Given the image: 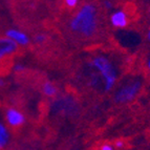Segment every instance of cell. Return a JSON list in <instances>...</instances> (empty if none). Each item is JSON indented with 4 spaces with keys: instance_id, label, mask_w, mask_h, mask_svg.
Here are the masks:
<instances>
[{
    "instance_id": "1",
    "label": "cell",
    "mask_w": 150,
    "mask_h": 150,
    "mask_svg": "<svg viewBox=\"0 0 150 150\" xmlns=\"http://www.w3.org/2000/svg\"><path fill=\"white\" fill-rule=\"evenodd\" d=\"M69 30L84 38H91L99 28L98 10L93 3L83 4L69 21Z\"/></svg>"
},
{
    "instance_id": "2",
    "label": "cell",
    "mask_w": 150,
    "mask_h": 150,
    "mask_svg": "<svg viewBox=\"0 0 150 150\" xmlns=\"http://www.w3.org/2000/svg\"><path fill=\"white\" fill-rule=\"evenodd\" d=\"M89 67L100 76L103 82V89L108 93L115 88L118 81V70L109 58L104 55H98L91 58Z\"/></svg>"
},
{
    "instance_id": "3",
    "label": "cell",
    "mask_w": 150,
    "mask_h": 150,
    "mask_svg": "<svg viewBox=\"0 0 150 150\" xmlns=\"http://www.w3.org/2000/svg\"><path fill=\"white\" fill-rule=\"evenodd\" d=\"M143 88V80L141 77L130 78L121 84L115 91L113 100L117 104L125 105L132 102L140 95Z\"/></svg>"
},
{
    "instance_id": "4",
    "label": "cell",
    "mask_w": 150,
    "mask_h": 150,
    "mask_svg": "<svg viewBox=\"0 0 150 150\" xmlns=\"http://www.w3.org/2000/svg\"><path fill=\"white\" fill-rule=\"evenodd\" d=\"M19 45L8 37H0V62L12 57L18 52Z\"/></svg>"
},
{
    "instance_id": "5",
    "label": "cell",
    "mask_w": 150,
    "mask_h": 150,
    "mask_svg": "<svg viewBox=\"0 0 150 150\" xmlns=\"http://www.w3.org/2000/svg\"><path fill=\"white\" fill-rule=\"evenodd\" d=\"M5 121L11 127H20L25 123V117L20 110L16 108H8L5 110Z\"/></svg>"
},
{
    "instance_id": "6",
    "label": "cell",
    "mask_w": 150,
    "mask_h": 150,
    "mask_svg": "<svg viewBox=\"0 0 150 150\" xmlns=\"http://www.w3.org/2000/svg\"><path fill=\"white\" fill-rule=\"evenodd\" d=\"M53 109L58 113H71V111H75L76 103L74 99H68L67 97H63L60 99H57L53 106Z\"/></svg>"
},
{
    "instance_id": "7",
    "label": "cell",
    "mask_w": 150,
    "mask_h": 150,
    "mask_svg": "<svg viewBox=\"0 0 150 150\" xmlns=\"http://www.w3.org/2000/svg\"><path fill=\"white\" fill-rule=\"evenodd\" d=\"M5 37L10 38L15 43H17L19 46H25V45L30 44V39L26 33L22 32L17 28H10L5 32Z\"/></svg>"
},
{
    "instance_id": "8",
    "label": "cell",
    "mask_w": 150,
    "mask_h": 150,
    "mask_svg": "<svg viewBox=\"0 0 150 150\" xmlns=\"http://www.w3.org/2000/svg\"><path fill=\"white\" fill-rule=\"evenodd\" d=\"M110 24L115 28H125L128 25V15L124 10H117L110 15Z\"/></svg>"
},
{
    "instance_id": "9",
    "label": "cell",
    "mask_w": 150,
    "mask_h": 150,
    "mask_svg": "<svg viewBox=\"0 0 150 150\" xmlns=\"http://www.w3.org/2000/svg\"><path fill=\"white\" fill-rule=\"evenodd\" d=\"M10 139L11 135L8 127L2 122H0V150H3L8 145Z\"/></svg>"
},
{
    "instance_id": "10",
    "label": "cell",
    "mask_w": 150,
    "mask_h": 150,
    "mask_svg": "<svg viewBox=\"0 0 150 150\" xmlns=\"http://www.w3.org/2000/svg\"><path fill=\"white\" fill-rule=\"evenodd\" d=\"M42 93L45 97L54 98L55 96H57L58 88L53 82H50V81H46V82L43 83V85H42Z\"/></svg>"
},
{
    "instance_id": "11",
    "label": "cell",
    "mask_w": 150,
    "mask_h": 150,
    "mask_svg": "<svg viewBox=\"0 0 150 150\" xmlns=\"http://www.w3.org/2000/svg\"><path fill=\"white\" fill-rule=\"evenodd\" d=\"M46 39H47V36L45 35V34H37V35L35 36L34 41H35V43H37V44H43V43L46 41Z\"/></svg>"
},
{
    "instance_id": "12",
    "label": "cell",
    "mask_w": 150,
    "mask_h": 150,
    "mask_svg": "<svg viewBox=\"0 0 150 150\" xmlns=\"http://www.w3.org/2000/svg\"><path fill=\"white\" fill-rule=\"evenodd\" d=\"M13 69H14L15 73H23L25 70V65L22 64V63H16V64L14 65Z\"/></svg>"
},
{
    "instance_id": "13",
    "label": "cell",
    "mask_w": 150,
    "mask_h": 150,
    "mask_svg": "<svg viewBox=\"0 0 150 150\" xmlns=\"http://www.w3.org/2000/svg\"><path fill=\"white\" fill-rule=\"evenodd\" d=\"M63 1H64L65 4L70 8H76L78 5V3H79V0H63Z\"/></svg>"
},
{
    "instance_id": "14",
    "label": "cell",
    "mask_w": 150,
    "mask_h": 150,
    "mask_svg": "<svg viewBox=\"0 0 150 150\" xmlns=\"http://www.w3.org/2000/svg\"><path fill=\"white\" fill-rule=\"evenodd\" d=\"M100 150H117L115 147V145L109 144V143H104L103 145H101Z\"/></svg>"
},
{
    "instance_id": "15",
    "label": "cell",
    "mask_w": 150,
    "mask_h": 150,
    "mask_svg": "<svg viewBox=\"0 0 150 150\" xmlns=\"http://www.w3.org/2000/svg\"><path fill=\"white\" fill-rule=\"evenodd\" d=\"M115 149L121 150V149H124L125 148V142H123V141H117L115 143Z\"/></svg>"
},
{
    "instance_id": "16",
    "label": "cell",
    "mask_w": 150,
    "mask_h": 150,
    "mask_svg": "<svg viewBox=\"0 0 150 150\" xmlns=\"http://www.w3.org/2000/svg\"><path fill=\"white\" fill-rule=\"evenodd\" d=\"M104 8H105L106 10H111V8H113L112 2H111L110 0H105V1H104Z\"/></svg>"
},
{
    "instance_id": "17",
    "label": "cell",
    "mask_w": 150,
    "mask_h": 150,
    "mask_svg": "<svg viewBox=\"0 0 150 150\" xmlns=\"http://www.w3.org/2000/svg\"><path fill=\"white\" fill-rule=\"evenodd\" d=\"M145 64H146V68H147V70L150 73V54L147 56V58H146Z\"/></svg>"
},
{
    "instance_id": "18",
    "label": "cell",
    "mask_w": 150,
    "mask_h": 150,
    "mask_svg": "<svg viewBox=\"0 0 150 150\" xmlns=\"http://www.w3.org/2000/svg\"><path fill=\"white\" fill-rule=\"evenodd\" d=\"M146 39H147L148 43H150V28L147 30V33H146Z\"/></svg>"
},
{
    "instance_id": "19",
    "label": "cell",
    "mask_w": 150,
    "mask_h": 150,
    "mask_svg": "<svg viewBox=\"0 0 150 150\" xmlns=\"http://www.w3.org/2000/svg\"><path fill=\"white\" fill-rule=\"evenodd\" d=\"M5 85V81L3 80L2 78H0V87H3Z\"/></svg>"
},
{
    "instance_id": "20",
    "label": "cell",
    "mask_w": 150,
    "mask_h": 150,
    "mask_svg": "<svg viewBox=\"0 0 150 150\" xmlns=\"http://www.w3.org/2000/svg\"><path fill=\"white\" fill-rule=\"evenodd\" d=\"M149 17H150V12H149Z\"/></svg>"
}]
</instances>
